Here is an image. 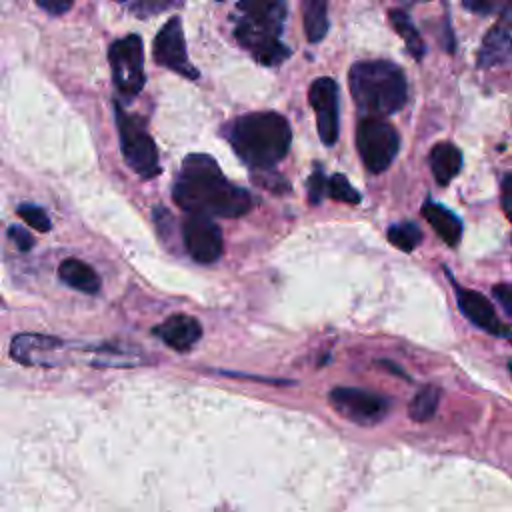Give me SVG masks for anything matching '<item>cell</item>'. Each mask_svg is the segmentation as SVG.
Masks as SVG:
<instances>
[{
	"label": "cell",
	"instance_id": "6da1fadb",
	"mask_svg": "<svg viewBox=\"0 0 512 512\" xmlns=\"http://www.w3.org/2000/svg\"><path fill=\"white\" fill-rule=\"evenodd\" d=\"M172 198L188 214H206L212 218H238L250 212L254 204L250 192L228 182L216 160L208 154H190L184 158Z\"/></svg>",
	"mask_w": 512,
	"mask_h": 512
},
{
	"label": "cell",
	"instance_id": "7a4b0ae2",
	"mask_svg": "<svg viewBox=\"0 0 512 512\" xmlns=\"http://www.w3.org/2000/svg\"><path fill=\"white\" fill-rule=\"evenodd\" d=\"M228 142L246 166L268 170L286 156L292 130L278 112H252L228 126Z\"/></svg>",
	"mask_w": 512,
	"mask_h": 512
},
{
	"label": "cell",
	"instance_id": "3957f363",
	"mask_svg": "<svg viewBox=\"0 0 512 512\" xmlns=\"http://www.w3.org/2000/svg\"><path fill=\"white\" fill-rule=\"evenodd\" d=\"M234 36L256 62L276 66L290 56L280 34L286 18L284 0H240Z\"/></svg>",
	"mask_w": 512,
	"mask_h": 512
},
{
	"label": "cell",
	"instance_id": "277c9868",
	"mask_svg": "<svg viewBox=\"0 0 512 512\" xmlns=\"http://www.w3.org/2000/svg\"><path fill=\"white\" fill-rule=\"evenodd\" d=\"M350 92L368 116H388L406 104L408 86L402 68L388 60H362L350 68Z\"/></svg>",
	"mask_w": 512,
	"mask_h": 512
},
{
	"label": "cell",
	"instance_id": "5b68a950",
	"mask_svg": "<svg viewBox=\"0 0 512 512\" xmlns=\"http://www.w3.org/2000/svg\"><path fill=\"white\" fill-rule=\"evenodd\" d=\"M116 124L120 134V150L126 164L142 178H154L160 174V158L154 138L148 134L144 122L138 116L126 114L118 104Z\"/></svg>",
	"mask_w": 512,
	"mask_h": 512
},
{
	"label": "cell",
	"instance_id": "8992f818",
	"mask_svg": "<svg viewBox=\"0 0 512 512\" xmlns=\"http://www.w3.org/2000/svg\"><path fill=\"white\" fill-rule=\"evenodd\" d=\"M356 148L364 166L372 174H378L394 160L400 148V138L396 130L380 116H368L358 122Z\"/></svg>",
	"mask_w": 512,
	"mask_h": 512
},
{
	"label": "cell",
	"instance_id": "52a82bcc",
	"mask_svg": "<svg viewBox=\"0 0 512 512\" xmlns=\"http://www.w3.org/2000/svg\"><path fill=\"white\" fill-rule=\"evenodd\" d=\"M114 86L120 94L132 98L144 88V48L138 34L124 36L112 42L108 50Z\"/></svg>",
	"mask_w": 512,
	"mask_h": 512
},
{
	"label": "cell",
	"instance_id": "ba28073f",
	"mask_svg": "<svg viewBox=\"0 0 512 512\" xmlns=\"http://www.w3.org/2000/svg\"><path fill=\"white\" fill-rule=\"evenodd\" d=\"M330 404L344 418L362 426L376 424L388 412V398L362 388H334L330 392Z\"/></svg>",
	"mask_w": 512,
	"mask_h": 512
},
{
	"label": "cell",
	"instance_id": "9c48e42d",
	"mask_svg": "<svg viewBox=\"0 0 512 512\" xmlns=\"http://www.w3.org/2000/svg\"><path fill=\"white\" fill-rule=\"evenodd\" d=\"M182 238L186 252L200 264H212L222 256V230L206 214H188L182 224Z\"/></svg>",
	"mask_w": 512,
	"mask_h": 512
},
{
	"label": "cell",
	"instance_id": "30bf717a",
	"mask_svg": "<svg viewBox=\"0 0 512 512\" xmlns=\"http://www.w3.org/2000/svg\"><path fill=\"white\" fill-rule=\"evenodd\" d=\"M152 54L160 66H164L184 78H190V80L198 78V70L188 60L180 18L174 16L160 28V32L154 38Z\"/></svg>",
	"mask_w": 512,
	"mask_h": 512
},
{
	"label": "cell",
	"instance_id": "8fae6325",
	"mask_svg": "<svg viewBox=\"0 0 512 512\" xmlns=\"http://www.w3.org/2000/svg\"><path fill=\"white\" fill-rule=\"evenodd\" d=\"M308 100L316 112L320 140L332 146L338 140V84L328 76L316 78L310 84Z\"/></svg>",
	"mask_w": 512,
	"mask_h": 512
},
{
	"label": "cell",
	"instance_id": "7c38bea8",
	"mask_svg": "<svg viewBox=\"0 0 512 512\" xmlns=\"http://www.w3.org/2000/svg\"><path fill=\"white\" fill-rule=\"evenodd\" d=\"M512 60V4L506 6L496 24L486 32L478 50V66L492 68Z\"/></svg>",
	"mask_w": 512,
	"mask_h": 512
},
{
	"label": "cell",
	"instance_id": "4fadbf2b",
	"mask_svg": "<svg viewBox=\"0 0 512 512\" xmlns=\"http://www.w3.org/2000/svg\"><path fill=\"white\" fill-rule=\"evenodd\" d=\"M456 300H458V308L460 312L480 330L498 336V338H508L510 336V328L496 316L492 304L474 290L468 288H460L456 286Z\"/></svg>",
	"mask_w": 512,
	"mask_h": 512
},
{
	"label": "cell",
	"instance_id": "5bb4252c",
	"mask_svg": "<svg viewBox=\"0 0 512 512\" xmlns=\"http://www.w3.org/2000/svg\"><path fill=\"white\" fill-rule=\"evenodd\" d=\"M154 336H158L166 346L186 352L190 350L202 336L200 322L190 314H172L164 322L152 328Z\"/></svg>",
	"mask_w": 512,
	"mask_h": 512
},
{
	"label": "cell",
	"instance_id": "9a60e30c",
	"mask_svg": "<svg viewBox=\"0 0 512 512\" xmlns=\"http://www.w3.org/2000/svg\"><path fill=\"white\" fill-rule=\"evenodd\" d=\"M422 216L426 218V222L436 230V234L450 246H456L458 240L462 238V222L458 220V216L444 208L438 202H426L422 206Z\"/></svg>",
	"mask_w": 512,
	"mask_h": 512
},
{
	"label": "cell",
	"instance_id": "2e32d148",
	"mask_svg": "<svg viewBox=\"0 0 512 512\" xmlns=\"http://www.w3.org/2000/svg\"><path fill=\"white\" fill-rule=\"evenodd\" d=\"M58 276L64 284L70 288L84 292V294H96L100 290V276L94 272L92 266L78 258H66L58 266Z\"/></svg>",
	"mask_w": 512,
	"mask_h": 512
},
{
	"label": "cell",
	"instance_id": "e0dca14e",
	"mask_svg": "<svg viewBox=\"0 0 512 512\" xmlns=\"http://www.w3.org/2000/svg\"><path fill=\"white\" fill-rule=\"evenodd\" d=\"M430 168L438 184H448L462 168V152L450 142H438L430 152Z\"/></svg>",
	"mask_w": 512,
	"mask_h": 512
},
{
	"label": "cell",
	"instance_id": "ac0fdd59",
	"mask_svg": "<svg viewBox=\"0 0 512 512\" xmlns=\"http://www.w3.org/2000/svg\"><path fill=\"white\" fill-rule=\"evenodd\" d=\"M388 18H390V22H392L394 30H396V32L400 34V38L404 40L406 50L412 54V58L422 60V56H424V52H426V46H424L422 36H420V34H418V30H416V26H414L412 18H410L404 10H400V8L390 10Z\"/></svg>",
	"mask_w": 512,
	"mask_h": 512
},
{
	"label": "cell",
	"instance_id": "d6986e66",
	"mask_svg": "<svg viewBox=\"0 0 512 512\" xmlns=\"http://www.w3.org/2000/svg\"><path fill=\"white\" fill-rule=\"evenodd\" d=\"M304 32L310 42H320L328 32V0H304Z\"/></svg>",
	"mask_w": 512,
	"mask_h": 512
},
{
	"label": "cell",
	"instance_id": "ffe728a7",
	"mask_svg": "<svg viewBox=\"0 0 512 512\" xmlns=\"http://www.w3.org/2000/svg\"><path fill=\"white\" fill-rule=\"evenodd\" d=\"M440 402V388L434 384L422 386L408 404V414L416 422H426L434 416Z\"/></svg>",
	"mask_w": 512,
	"mask_h": 512
},
{
	"label": "cell",
	"instance_id": "44dd1931",
	"mask_svg": "<svg viewBox=\"0 0 512 512\" xmlns=\"http://www.w3.org/2000/svg\"><path fill=\"white\" fill-rule=\"evenodd\" d=\"M388 240L392 246L404 250V252H410L414 250L420 240H422V230L414 224V222H400V224H394L388 228Z\"/></svg>",
	"mask_w": 512,
	"mask_h": 512
},
{
	"label": "cell",
	"instance_id": "7402d4cb",
	"mask_svg": "<svg viewBox=\"0 0 512 512\" xmlns=\"http://www.w3.org/2000/svg\"><path fill=\"white\" fill-rule=\"evenodd\" d=\"M328 196L344 202V204H358L360 202V194L358 190L346 180L344 174H332L328 178Z\"/></svg>",
	"mask_w": 512,
	"mask_h": 512
},
{
	"label": "cell",
	"instance_id": "603a6c76",
	"mask_svg": "<svg viewBox=\"0 0 512 512\" xmlns=\"http://www.w3.org/2000/svg\"><path fill=\"white\" fill-rule=\"evenodd\" d=\"M18 216H20L28 226H32V228L38 230V232H48V230L52 228L48 214L44 212V208H40V206H36V204H20V206H18Z\"/></svg>",
	"mask_w": 512,
	"mask_h": 512
},
{
	"label": "cell",
	"instance_id": "cb8c5ba5",
	"mask_svg": "<svg viewBox=\"0 0 512 512\" xmlns=\"http://www.w3.org/2000/svg\"><path fill=\"white\" fill-rule=\"evenodd\" d=\"M326 194H328V180H326L322 168L316 166L308 178V200H310V204H320Z\"/></svg>",
	"mask_w": 512,
	"mask_h": 512
},
{
	"label": "cell",
	"instance_id": "d4e9b609",
	"mask_svg": "<svg viewBox=\"0 0 512 512\" xmlns=\"http://www.w3.org/2000/svg\"><path fill=\"white\" fill-rule=\"evenodd\" d=\"M464 4L466 10L480 14V16H488L494 12H502L506 6L512 4V0H460Z\"/></svg>",
	"mask_w": 512,
	"mask_h": 512
},
{
	"label": "cell",
	"instance_id": "484cf974",
	"mask_svg": "<svg viewBox=\"0 0 512 512\" xmlns=\"http://www.w3.org/2000/svg\"><path fill=\"white\" fill-rule=\"evenodd\" d=\"M492 294L500 302V306L506 312V316L512 320V284H504V282L496 284L492 288Z\"/></svg>",
	"mask_w": 512,
	"mask_h": 512
},
{
	"label": "cell",
	"instance_id": "4316f807",
	"mask_svg": "<svg viewBox=\"0 0 512 512\" xmlns=\"http://www.w3.org/2000/svg\"><path fill=\"white\" fill-rule=\"evenodd\" d=\"M500 202H502V210H504L506 218L512 222V174H506V176L502 178Z\"/></svg>",
	"mask_w": 512,
	"mask_h": 512
},
{
	"label": "cell",
	"instance_id": "83f0119b",
	"mask_svg": "<svg viewBox=\"0 0 512 512\" xmlns=\"http://www.w3.org/2000/svg\"><path fill=\"white\" fill-rule=\"evenodd\" d=\"M8 236H10V240H14V244H16L20 250H24V252L34 246L32 236H30L22 226H10V228H8Z\"/></svg>",
	"mask_w": 512,
	"mask_h": 512
},
{
	"label": "cell",
	"instance_id": "f1b7e54d",
	"mask_svg": "<svg viewBox=\"0 0 512 512\" xmlns=\"http://www.w3.org/2000/svg\"><path fill=\"white\" fill-rule=\"evenodd\" d=\"M36 2H38V6L44 12L54 14V16L68 12L72 8V4H74V0H36Z\"/></svg>",
	"mask_w": 512,
	"mask_h": 512
}]
</instances>
